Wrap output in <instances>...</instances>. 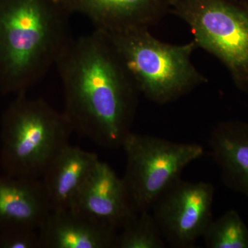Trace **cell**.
Returning a JSON list of instances; mask_svg holds the SVG:
<instances>
[{"instance_id":"cell-1","label":"cell","mask_w":248,"mask_h":248,"mask_svg":"<svg viewBox=\"0 0 248 248\" xmlns=\"http://www.w3.org/2000/svg\"><path fill=\"white\" fill-rule=\"evenodd\" d=\"M55 66L73 133L108 149L131 132L140 93L105 32L72 39Z\"/></svg>"},{"instance_id":"cell-2","label":"cell","mask_w":248,"mask_h":248,"mask_svg":"<svg viewBox=\"0 0 248 248\" xmlns=\"http://www.w3.org/2000/svg\"><path fill=\"white\" fill-rule=\"evenodd\" d=\"M58 0H0V91L27 93L72 40Z\"/></svg>"},{"instance_id":"cell-3","label":"cell","mask_w":248,"mask_h":248,"mask_svg":"<svg viewBox=\"0 0 248 248\" xmlns=\"http://www.w3.org/2000/svg\"><path fill=\"white\" fill-rule=\"evenodd\" d=\"M105 32L140 93L151 102H174L208 81L191 60L198 48L193 40L181 45L164 43L148 27Z\"/></svg>"},{"instance_id":"cell-4","label":"cell","mask_w":248,"mask_h":248,"mask_svg":"<svg viewBox=\"0 0 248 248\" xmlns=\"http://www.w3.org/2000/svg\"><path fill=\"white\" fill-rule=\"evenodd\" d=\"M17 97L1 120V161L8 175L41 178L68 143L73 129L63 112L27 93Z\"/></svg>"},{"instance_id":"cell-5","label":"cell","mask_w":248,"mask_h":248,"mask_svg":"<svg viewBox=\"0 0 248 248\" xmlns=\"http://www.w3.org/2000/svg\"><path fill=\"white\" fill-rule=\"evenodd\" d=\"M169 12L188 25L197 48L218 59L236 87L248 92V2L170 0Z\"/></svg>"},{"instance_id":"cell-6","label":"cell","mask_w":248,"mask_h":248,"mask_svg":"<svg viewBox=\"0 0 248 248\" xmlns=\"http://www.w3.org/2000/svg\"><path fill=\"white\" fill-rule=\"evenodd\" d=\"M122 148L125 155L123 179L137 213L150 211L185 168L204 153L198 143H177L132 131Z\"/></svg>"},{"instance_id":"cell-7","label":"cell","mask_w":248,"mask_h":248,"mask_svg":"<svg viewBox=\"0 0 248 248\" xmlns=\"http://www.w3.org/2000/svg\"><path fill=\"white\" fill-rule=\"evenodd\" d=\"M214 196L211 183L179 178L158 197L150 211L166 245L194 247L213 221Z\"/></svg>"},{"instance_id":"cell-8","label":"cell","mask_w":248,"mask_h":248,"mask_svg":"<svg viewBox=\"0 0 248 248\" xmlns=\"http://www.w3.org/2000/svg\"><path fill=\"white\" fill-rule=\"evenodd\" d=\"M70 209L117 231L138 214L134 210L123 178L100 160Z\"/></svg>"},{"instance_id":"cell-9","label":"cell","mask_w":248,"mask_h":248,"mask_svg":"<svg viewBox=\"0 0 248 248\" xmlns=\"http://www.w3.org/2000/svg\"><path fill=\"white\" fill-rule=\"evenodd\" d=\"M66 12L87 17L96 29L115 32L148 27L169 11L170 0H58Z\"/></svg>"},{"instance_id":"cell-10","label":"cell","mask_w":248,"mask_h":248,"mask_svg":"<svg viewBox=\"0 0 248 248\" xmlns=\"http://www.w3.org/2000/svg\"><path fill=\"white\" fill-rule=\"evenodd\" d=\"M42 248L115 247L118 231L72 209L53 210L38 229Z\"/></svg>"},{"instance_id":"cell-11","label":"cell","mask_w":248,"mask_h":248,"mask_svg":"<svg viewBox=\"0 0 248 248\" xmlns=\"http://www.w3.org/2000/svg\"><path fill=\"white\" fill-rule=\"evenodd\" d=\"M51 211L40 178L0 177V231L14 227L39 229Z\"/></svg>"},{"instance_id":"cell-12","label":"cell","mask_w":248,"mask_h":248,"mask_svg":"<svg viewBox=\"0 0 248 248\" xmlns=\"http://www.w3.org/2000/svg\"><path fill=\"white\" fill-rule=\"evenodd\" d=\"M99 161L97 155L67 145L41 177L53 210L71 208Z\"/></svg>"},{"instance_id":"cell-13","label":"cell","mask_w":248,"mask_h":248,"mask_svg":"<svg viewBox=\"0 0 248 248\" xmlns=\"http://www.w3.org/2000/svg\"><path fill=\"white\" fill-rule=\"evenodd\" d=\"M208 142L223 182L248 201V122H219Z\"/></svg>"},{"instance_id":"cell-14","label":"cell","mask_w":248,"mask_h":248,"mask_svg":"<svg viewBox=\"0 0 248 248\" xmlns=\"http://www.w3.org/2000/svg\"><path fill=\"white\" fill-rule=\"evenodd\" d=\"M202 237L208 248H248V226L234 210L213 219Z\"/></svg>"},{"instance_id":"cell-15","label":"cell","mask_w":248,"mask_h":248,"mask_svg":"<svg viewBox=\"0 0 248 248\" xmlns=\"http://www.w3.org/2000/svg\"><path fill=\"white\" fill-rule=\"evenodd\" d=\"M117 234L116 248H164L166 243L151 211L138 213Z\"/></svg>"},{"instance_id":"cell-16","label":"cell","mask_w":248,"mask_h":248,"mask_svg":"<svg viewBox=\"0 0 248 248\" xmlns=\"http://www.w3.org/2000/svg\"><path fill=\"white\" fill-rule=\"evenodd\" d=\"M37 228L14 227L0 231V248H40Z\"/></svg>"},{"instance_id":"cell-17","label":"cell","mask_w":248,"mask_h":248,"mask_svg":"<svg viewBox=\"0 0 248 248\" xmlns=\"http://www.w3.org/2000/svg\"><path fill=\"white\" fill-rule=\"evenodd\" d=\"M244 1H247V2H248V0H244Z\"/></svg>"}]
</instances>
